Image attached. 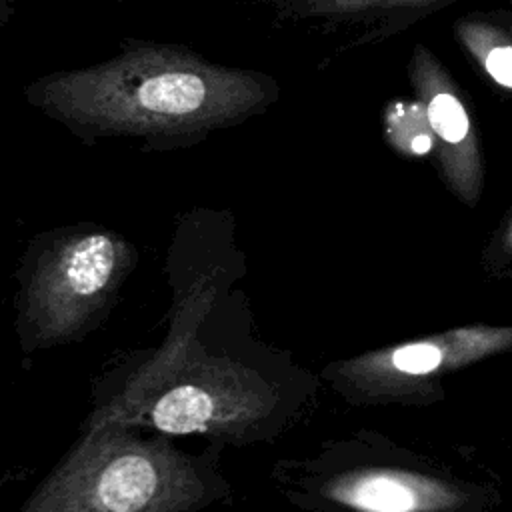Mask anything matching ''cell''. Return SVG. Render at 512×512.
Instances as JSON below:
<instances>
[{
    "mask_svg": "<svg viewBox=\"0 0 512 512\" xmlns=\"http://www.w3.org/2000/svg\"><path fill=\"white\" fill-rule=\"evenodd\" d=\"M278 82L222 64L188 44L122 38L116 54L30 80L24 102L92 146L128 138L142 152H176L264 114Z\"/></svg>",
    "mask_w": 512,
    "mask_h": 512,
    "instance_id": "6da1fadb",
    "label": "cell"
},
{
    "mask_svg": "<svg viewBox=\"0 0 512 512\" xmlns=\"http://www.w3.org/2000/svg\"><path fill=\"white\" fill-rule=\"evenodd\" d=\"M276 408L278 392L256 356L204 344L198 326L176 352H148L122 376H108L82 428L118 424L248 446L268 436Z\"/></svg>",
    "mask_w": 512,
    "mask_h": 512,
    "instance_id": "7a4b0ae2",
    "label": "cell"
},
{
    "mask_svg": "<svg viewBox=\"0 0 512 512\" xmlns=\"http://www.w3.org/2000/svg\"><path fill=\"white\" fill-rule=\"evenodd\" d=\"M134 426H92L46 474L18 512H202L232 494L222 442L200 454Z\"/></svg>",
    "mask_w": 512,
    "mask_h": 512,
    "instance_id": "3957f363",
    "label": "cell"
},
{
    "mask_svg": "<svg viewBox=\"0 0 512 512\" xmlns=\"http://www.w3.org/2000/svg\"><path fill=\"white\" fill-rule=\"evenodd\" d=\"M136 264V246L94 222L36 234L16 270L22 352L82 342L108 318Z\"/></svg>",
    "mask_w": 512,
    "mask_h": 512,
    "instance_id": "277c9868",
    "label": "cell"
},
{
    "mask_svg": "<svg viewBox=\"0 0 512 512\" xmlns=\"http://www.w3.org/2000/svg\"><path fill=\"white\" fill-rule=\"evenodd\" d=\"M328 494L366 512H410L416 508V494L392 476H362L330 486Z\"/></svg>",
    "mask_w": 512,
    "mask_h": 512,
    "instance_id": "5b68a950",
    "label": "cell"
},
{
    "mask_svg": "<svg viewBox=\"0 0 512 512\" xmlns=\"http://www.w3.org/2000/svg\"><path fill=\"white\" fill-rule=\"evenodd\" d=\"M432 128L446 142H460L468 134V116L452 94H438L428 106Z\"/></svg>",
    "mask_w": 512,
    "mask_h": 512,
    "instance_id": "8992f818",
    "label": "cell"
},
{
    "mask_svg": "<svg viewBox=\"0 0 512 512\" xmlns=\"http://www.w3.org/2000/svg\"><path fill=\"white\" fill-rule=\"evenodd\" d=\"M392 362L398 370H404L410 374H424L438 366L440 350L432 344H412L396 350Z\"/></svg>",
    "mask_w": 512,
    "mask_h": 512,
    "instance_id": "52a82bcc",
    "label": "cell"
},
{
    "mask_svg": "<svg viewBox=\"0 0 512 512\" xmlns=\"http://www.w3.org/2000/svg\"><path fill=\"white\" fill-rule=\"evenodd\" d=\"M486 68L498 84L512 88V48L510 46L494 48L486 58Z\"/></svg>",
    "mask_w": 512,
    "mask_h": 512,
    "instance_id": "ba28073f",
    "label": "cell"
},
{
    "mask_svg": "<svg viewBox=\"0 0 512 512\" xmlns=\"http://www.w3.org/2000/svg\"><path fill=\"white\" fill-rule=\"evenodd\" d=\"M16 8V0H0V28L12 22V18L16 16Z\"/></svg>",
    "mask_w": 512,
    "mask_h": 512,
    "instance_id": "9c48e42d",
    "label": "cell"
},
{
    "mask_svg": "<svg viewBox=\"0 0 512 512\" xmlns=\"http://www.w3.org/2000/svg\"><path fill=\"white\" fill-rule=\"evenodd\" d=\"M430 146H432V140H430L428 136H424V134L412 140V150H414L416 154H424V152H428V150H430Z\"/></svg>",
    "mask_w": 512,
    "mask_h": 512,
    "instance_id": "30bf717a",
    "label": "cell"
}]
</instances>
